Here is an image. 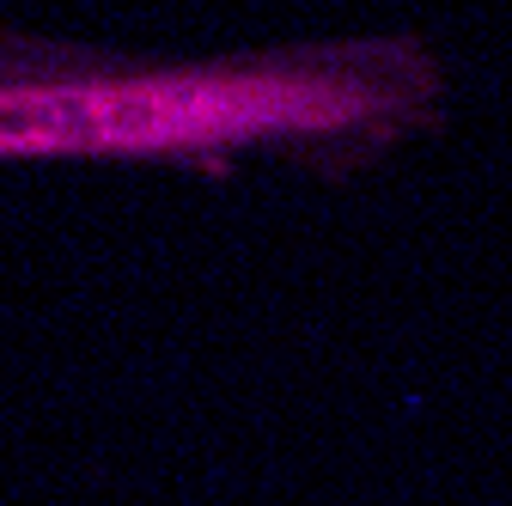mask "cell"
<instances>
[{
	"mask_svg": "<svg viewBox=\"0 0 512 506\" xmlns=\"http://www.w3.org/2000/svg\"><path fill=\"white\" fill-rule=\"evenodd\" d=\"M445 74L415 37H348L208 61H116L0 37V159L226 171L238 153L360 159L427 129Z\"/></svg>",
	"mask_w": 512,
	"mask_h": 506,
	"instance_id": "1",
	"label": "cell"
}]
</instances>
